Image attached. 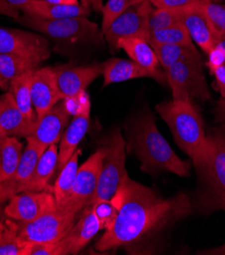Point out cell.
<instances>
[{
	"label": "cell",
	"mask_w": 225,
	"mask_h": 255,
	"mask_svg": "<svg viewBox=\"0 0 225 255\" xmlns=\"http://www.w3.org/2000/svg\"><path fill=\"white\" fill-rule=\"evenodd\" d=\"M111 201L118 215L114 224L96 242L95 249L98 251L137 247L186 219L194 211L193 201L186 193L163 198L129 176Z\"/></svg>",
	"instance_id": "obj_1"
},
{
	"label": "cell",
	"mask_w": 225,
	"mask_h": 255,
	"mask_svg": "<svg viewBox=\"0 0 225 255\" xmlns=\"http://www.w3.org/2000/svg\"><path fill=\"white\" fill-rule=\"evenodd\" d=\"M128 149L137 157L144 173L154 175L166 171L181 177L190 176V163L177 156L159 132L153 115L148 111L139 113L131 120Z\"/></svg>",
	"instance_id": "obj_2"
},
{
	"label": "cell",
	"mask_w": 225,
	"mask_h": 255,
	"mask_svg": "<svg viewBox=\"0 0 225 255\" xmlns=\"http://www.w3.org/2000/svg\"><path fill=\"white\" fill-rule=\"evenodd\" d=\"M206 138L204 156L194 165L199 188L193 205L203 213H212L225 205V124L213 128Z\"/></svg>",
	"instance_id": "obj_3"
},
{
	"label": "cell",
	"mask_w": 225,
	"mask_h": 255,
	"mask_svg": "<svg viewBox=\"0 0 225 255\" xmlns=\"http://www.w3.org/2000/svg\"><path fill=\"white\" fill-rule=\"evenodd\" d=\"M172 133L173 139L196 165L201 161L206 149L204 121L193 101L172 99L155 107Z\"/></svg>",
	"instance_id": "obj_4"
},
{
	"label": "cell",
	"mask_w": 225,
	"mask_h": 255,
	"mask_svg": "<svg viewBox=\"0 0 225 255\" xmlns=\"http://www.w3.org/2000/svg\"><path fill=\"white\" fill-rule=\"evenodd\" d=\"M17 20L56 42L71 45L99 44L103 42L102 30H99L98 25L86 16L40 19L23 14Z\"/></svg>",
	"instance_id": "obj_5"
},
{
	"label": "cell",
	"mask_w": 225,
	"mask_h": 255,
	"mask_svg": "<svg viewBox=\"0 0 225 255\" xmlns=\"http://www.w3.org/2000/svg\"><path fill=\"white\" fill-rule=\"evenodd\" d=\"M104 150L102 170L99 173L95 194L91 201L111 200L122 182L129 176L125 167L126 164V142L120 129H114L104 140L101 146ZM90 203V205H91Z\"/></svg>",
	"instance_id": "obj_6"
},
{
	"label": "cell",
	"mask_w": 225,
	"mask_h": 255,
	"mask_svg": "<svg viewBox=\"0 0 225 255\" xmlns=\"http://www.w3.org/2000/svg\"><path fill=\"white\" fill-rule=\"evenodd\" d=\"M103 159L104 150L99 147L78 168L71 191L62 201L57 202L58 210L67 214L77 215L90 205L96 191Z\"/></svg>",
	"instance_id": "obj_7"
},
{
	"label": "cell",
	"mask_w": 225,
	"mask_h": 255,
	"mask_svg": "<svg viewBox=\"0 0 225 255\" xmlns=\"http://www.w3.org/2000/svg\"><path fill=\"white\" fill-rule=\"evenodd\" d=\"M77 215L67 214L56 209L50 211L32 222L14 221L17 235L31 243H51L63 239L75 224Z\"/></svg>",
	"instance_id": "obj_8"
},
{
	"label": "cell",
	"mask_w": 225,
	"mask_h": 255,
	"mask_svg": "<svg viewBox=\"0 0 225 255\" xmlns=\"http://www.w3.org/2000/svg\"><path fill=\"white\" fill-rule=\"evenodd\" d=\"M172 99L209 101L211 94L203 71V63L177 62L164 70Z\"/></svg>",
	"instance_id": "obj_9"
},
{
	"label": "cell",
	"mask_w": 225,
	"mask_h": 255,
	"mask_svg": "<svg viewBox=\"0 0 225 255\" xmlns=\"http://www.w3.org/2000/svg\"><path fill=\"white\" fill-rule=\"evenodd\" d=\"M152 10L149 0H143L120 14L104 35L111 51L116 52L118 41L123 38H140L149 42V17Z\"/></svg>",
	"instance_id": "obj_10"
},
{
	"label": "cell",
	"mask_w": 225,
	"mask_h": 255,
	"mask_svg": "<svg viewBox=\"0 0 225 255\" xmlns=\"http://www.w3.org/2000/svg\"><path fill=\"white\" fill-rule=\"evenodd\" d=\"M57 207L53 190L38 192H20L12 195L3 209L4 215L10 220L32 222Z\"/></svg>",
	"instance_id": "obj_11"
},
{
	"label": "cell",
	"mask_w": 225,
	"mask_h": 255,
	"mask_svg": "<svg viewBox=\"0 0 225 255\" xmlns=\"http://www.w3.org/2000/svg\"><path fill=\"white\" fill-rule=\"evenodd\" d=\"M0 54H15L42 62L50 56V46L42 35L0 27Z\"/></svg>",
	"instance_id": "obj_12"
},
{
	"label": "cell",
	"mask_w": 225,
	"mask_h": 255,
	"mask_svg": "<svg viewBox=\"0 0 225 255\" xmlns=\"http://www.w3.org/2000/svg\"><path fill=\"white\" fill-rule=\"evenodd\" d=\"M31 93L38 120L63 100L54 67L35 69L31 83Z\"/></svg>",
	"instance_id": "obj_13"
},
{
	"label": "cell",
	"mask_w": 225,
	"mask_h": 255,
	"mask_svg": "<svg viewBox=\"0 0 225 255\" xmlns=\"http://www.w3.org/2000/svg\"><path fill=\"white\" fill-rule=\"evenodd\" d=\"M81 212L79 220L75 222L66 236L57 242V255L77 254L102 230L91 205Z\"/></svg>",
	"instance_id": "obj_14"
},
{
	"label": "cell",
	"mask_w": 225,
	"mask_h": 255,
	"mask_svg": "<svg viewBox=\"0 0 225 255\" xmlns=\"http://www.w3.org/2000/svg\"><path fill=\"white\" fill-rule=\"evenodd\" d=\"M27 146L24 147L16 172L9 181L0 184V207L2 203L18 193L20 187L26 184L32 176L40 158L47 149V146L40 143L33 137H27Z\"/></svg>",
	"instance_id": "obj_15"
},
{
	"label": "cell",
	"mask_w": 225,
	"mask_h": 255,
	"mask_svg": "<svg viewBox=\"0 0 225 255\" xmlns=\"http://www.w3.org/2000/svg\"><path fill=\"white\" fill-rule=\"evenodd\" d=\"M60 92L64 98L76 96L103 73L102 64L76 66L62 64L54 67Z\"/></svg>",
	"instance_id": "obj_16"
},
{
	"label": "cell",
	"mask_w": 225,
	"mask_h": 255,
	"mask_svg": "<svg viewBox=\"0 0 225 255\" xmlns=\"http://www.w3.org/2000/svg\"><path fill=\"white\" fill-rule=\"evenodd\" d=\"M37 123L27 118L9 92L0 96V129L4 136L29 137Z\"/></svg>",
	"instance_id": "obj_17"
},
{
	"label": "cell",
	"mask_w": 225,
	"mask_h": 255,
	"mask_svg": "<svg viewBox=\"0 0 225 255\" xmlns=\"http://www.w3.org/2000/svg\"><path fill=\"white\" fill-rule=\"evenodd\" d=\"M70 115L66 111L63 102L60 101L50 109L36 124L31 136L47 147L60 141L64 128L69 121Z\"/></svg>",
	"instance_id": "obj_18"
},
{
	"label": "cell",
	"mask_w": 225,
	"mask_h": 255,
	"mask_svg": "<svg viewBox=\"0 0 225 255\" xmlns=\"http://www.w3.org/2000/svg\"><path fill=\"white\" fill-rule=\"evenodd\" d=\"M102 69L104 76L103 88L141 78L153 79L159 84H162L156 74L148 71L133 60L111 58L102 64Z\"/></svg>",
	"instance_id": "obj_19"
},
{
	"label": "cell",
	"mask_w": 225,
	"mask_h": 255,
	"mask_svg": "<svg viewBox=\"0 0 225 255\" xmlns=\"http://www.w3.org/2000/svg\"><path fill=\"white\" fill-rule=\"evenodd\" d=\"M118 49L124 50L134 62L148 71L156 74L162 85L167 83L165 72L159 69V61L153 48L148 41L140 38H123L118 41Z\"/></svg>",
	"instance_id": "obj_20"
},
{
	"label": "cell",
	"mask_w": 225,
	"mask_h": 255,
	"mask_svg": "<svg viewBox=\"0 0 225 255\" xmlns=\"http://www.w3.org/2000/svg\"><path fill=\"white\" fill-rule=\"evenodd\" d=\"M89 115L90 110L81 113L78 116L73 117L67 129L63 132L60 139V146L58 152V163L56 171L60 172L66 165L69 159L78 148V144L83 139L89 128Z\"/></svg>",
	"instance_id": "obj_21"
},
{
	"label": "cell",
	"mask_w": 225,
	"mask_h": 255,
	"mask_svg": "<svg viewBox=\"0 0 225 255\" xmlns=\"http://www.w3.org/2000/svg\"><path fill=\"white\" fill-rule=\"evenodd\" d=\"M58 152L59 148L57 143L51 144L47 147L40 158L30 179L26 184H23L20 187L18 193L27 191L38 192L44 190H53V188L49 186L48 182L56 171L58 163Z\"/></svg>",
	"instance_id": "obj_22"
},
{
	"label": "cell",
	"mask_w": 225,
	"mask_h": 255,
	"mask_svg": "<svg viewBox=\"0 0 225 255\" xmlns=\"http://www.w3.org/2000/svg\"><path fill=\"white\" fill-rule=\"evenodd\" d=\"M90 9L79 4H53L42 1V0H32L28 4L23 14L33 18L40 19H59L67 17L87 16Z\"/></svg>",
	"instance_id": "obj_23"
},
{
	"label": "cell",
	"mask_w": 225,
	"mask_h": 255,
	"mask_svg": "<svg viewBox=\"0 0 225 255\" xmlns=\"http://www.w3.org/2000/svg\"><path fill=\"white\" fill-rule=\"evenodd\" d=\"M180 19L187 29L192 41L196 43L204 53L208 54L217 42L198 7L181 11Z\"/></svg>",
	"instance_id": "obj_24"
},
{
	"label": "cell",
	"mask_w": 225,
	"mask_h": 255,
	"mask_svg": "<svg viewBox=\"0 0 225 255\" xmlns=\"http://www.w3.org/2000/svg\"><path fill=\"white\" fill-rule=\"evenodd\" d=\"M41 62L15 54H0V90L8 92L10 84L20 75L38 68Z\"/></svg>",
	"instance_id": "obj_25"
},
{
	"label": "cell",
	"mask_w": 225,
	"mask_h": 255,
	"mask_svg": "<svg viewBox=\"0 0 225 255\" xmlns=\"http://www.w3.org/2000/svg\"><path fill=\"white\" fill-rule=\"evenodd\" d=\"M157 56L159 64L164 70L177 62L203 63L202 56L195 45H172V44H150Z\"/></svg>",
	"instance_id": "obj_26"
},
{
	"label": "cell",
	"mask_w": 225,
	"mask_h": 255,
	"mask_svg": "<svg viewBox=\"0 0 225 255\" xmlns=\"http://www.w3.org/2000/svg\"><path fill=\"white\" fill-rule=\"evenodd\" d=\"M22 151L23 143L17 137L4 136L0 148V184L14 176Z\"/></svg>",
	"instance_id": "obj_27"
},
{
	"label": "cell",
	"mask_w": 225,
	"mask_h": 255,
	"mask_svg": "<svg viewBox=\"0 0 225 255\" xmlns=\"http://www.w3.org/2000/svg\"><path fill=\"white\" fill-rule=\"evenodd\" d=\"M37 69V68H36ZM35 69L30 70L15 79L9 87L8 92L13 97L17 107L20 111L27 116L29 120L34 123L38 122V116L33 106L32 93H31V83L33 73Z\"/></svg>",
	"instance_id": "obj_28"
},
{
	"label": "cell",
	"mask_w": 225,
	"mask_h": 255,
	"mask_svg": "<svg viewBox=\"0 0 225 255\" xmlns=\"http://www.w3.org/2000/svg\"><path fill=\"white\" fill-rule=\"evenodd\" d=\"M32 243L17 235L14 222L6 220L0 231V255H29Z\"/></svg>",
	"instance_id": "obj_29"
},
{
	"label": "cell",
	"mask_w": 225,
	"mask_h": 255,
	"mask_svg": "<svg viewBox=\"0 0 225 255\" xmlns=\"http://www.w3.org/2000/svg\"><path fill=\"white\" fill-rule=\"evenodd\" d=\"M81 155V149L77 148L74 151L72 157L66 163V165L59 172V175L56 179L53 193L56 198V202L62 201L71 191L73 184L76 179L78 172V159Z\"/></svg>",
	"instance_id": "obj_30"
},
{
	"label": "cell",
	"mask_w": 225,
	"mask_h": 255,
	"mask_svg": "<svg viewBox=\"0 0 225 255\" xmlns=\"http://www.w3.org/2000/svg\"><path fill=\"white\" fill-rule=\"evenodd\" d=\"M204 16L216 42L225 39V5L216 2H204L198 6Z\"/></svg>",
	"instance_id": "obj_31"
},
{
	"label": "cell",
	"mask_w": 225,
	"mask_h": 255,
	"mask_svg": "<svg viewBox=\"0 0 225 255\" xmlns=\"http://www.w3.org/2000/svg\"><path fill=\"white\" fill-rule=\"evenodd\" d=\"M149 44H172V45H186L193 46L187 29L182 22L170 25V27L159 29L150 32Z\"/></svg>",
	"instance_id": "obj_32"
},
{
	"label": "cell",
	"mask_w": 225,
	"mask_h": 255,
	"mask_svg": "<svg viewBox=\"0 0 225 255\" xmlns=\"http://www.w3.org/2000/svg\"><path fill=\"white\" fill-rule=\"evenodd\" d=\"M143 1V0H108L102 9L103 21H102V33H105L110 28L112 22L124 11H126L131 6Z\"/></svg>",
	"instance_id": "obj_33"
},
{
	"label": "cell",
	"mask_w": 225,
	"mask_h": 255,
	"mask_svg": "<svg viewBox=\"0 0 225 255\" xmlns=\"http://www.w3.org/2000/svg\"><path fill=\"white\" fill-rule=\"evenodd\" d=\"M180 12L178 10L168 8H153L149 17V30L150 32L159 29H164L170 25L181 22Z\"/></svg>",
	"instance_id": "obj_34"
},
{
	"label": "cell",
	"mask_w": 225,
	"mask_h": 255,
	"mask_svg": "<svg viewBox=\"0 0 225 255\" xmlns=\"http://www.w3.org/2000/svg\"><path fill=\"white\" fill-rule=\"evenodd\" d=\"M95 216L99 221L102 230L108 229L114 224L118 211L111 200H97L91 203Z\"/></svg>",
	"instance_id": "obj_35"
},
{
	"label": "cell",
	"mask_w": 225,
	"mask_h": 255,
	"mask_svg": "<svg viewBox=\"0 0 225 255\" xmlns=\"http://www.w3.org/2000/svg\"><path fill=\"white\" fill-rule=\"evenodd\" d=\"M149 2L157 8H168L184 11L198 7L200 4L208 1H206V0H149Z\"/></svg>",
	"instance_id": "obj_36"
},
{
	"label": "cell",
	"mask_w": 225,
	"mask_h": 255,
	"mask_svg": "<svg viewBox=\"0 0 225 255\" xmlns=\"http://www.w3.org/2000/svg\"><path fill=\"white\" fill-rule=\"evenodd\" d=\"M32 0H0V14L18 19Z\"/></svg>",
	"instance_id": "obj_37"
},
{
	"label": "cell",
	"mask_w": 225,
	"mask_h": 255,
	"mask_svg": "<svg viewBox=\"0 0 225 255\" xmlns=\"http://www.w3.org/2000/svg\"><path fill=\"white\" fill-rule=\"evenodd\" d=\"M207 55H208V61H207L206 65L209 68L210 73L215 68L225 64V52H224L222 46L219 43H217L212 48V50Z\"/></svg>",
	"instance_id": "obj_38"
},
{
	"label": "cell",
	"mask_w": 225,
	"mask_h": 255,
	"mask_svg": "<svg viewBox=\"0 0 225 255\" xmlns=\"http://www.w3.org/2000/svg\"><path fill=\"white\" fill-rule=\"evenodd\" d=\"M29 255H57V242L32 243Z\"/></svg>",
	"instance_id": "obj_39"
},
{
	"label": "cell",
	"mask_w": 225,
	"mask_h": 255,
	"mask_svg": "<svg viewBox=\"0 0 225 255\" xmlns=\"http://www.w3.org/2000/svg\"><path fill=\"white\" fill-rule=\"evenodd\" d=\"M211 74L214 76L215 85L221 98H225V64L215 68Z\"/></svg>",
	"instance_id": "obj_40"
},
{
	"label": "cell",
	"mask_w": 225,
	"mask_h": 255,
	"mask_svg": "<svg viewBox=\"0 0 225 255\" xmlns=\"http://www.w3.org/2000/svg\"><path fill=\"white\" fill-rule=\"evenodd\" d=\"M215 119L220 124H225V98H221L214 109Z\"/></svg>",
	"instance_id": "obj_41"
},
{
	"label": "cell",
	"mask_w": 225,
	"mask_h": 255,
	"mask_svg": "<svg viewBox=\"0 0 225 255\" xmlns=\"http://www.w3.org/2000/svg\"><path fill=\"white\" fill-rule=\"evenodd\" d=\"M80 4L88 9L99 12L104 7V0H80Z\"/></svg>",
	"instance_id": "obj_42"
},
{
	"label": "cell",
	"mask_w": 225,
	"mask_h": 255,
	"mask_svg": "<svg viewBox=\"0 0 225 255\" xmlns=\"http://www.w3.org/2000/svg\"><path fill=\"white\" fill-rule=\"evenodd\" d=\"M42 1L53 4H79L78 0H42Z\"/></svg>",
	"instance_id": "obj_43"
},
{
	"label": "cell",
	"mask_w": 225,
	"mask_h": 255,
	"mask_svg": "<svg viewBox=\"0 0 225 255\" xmlns=\"http://www.w3.org/2000/svg\"><path fill=\"white\" fill-rule=\"evenodd\" d=\"M207 254H225V244L219 248H214L212 250H209V253Z\"/></svg>",
	"instance_id": "obj_44"
},
{
	"label": "cell",
	"mask_w": 225,
	"mask_h": 255,
	"mask_svg": "<svg viewBox=\"0 0 225 255\" xmlns=\"http://www.w3.org/2000/svg\"><path fill=\"white\" fill-rule=\"evenodd\" d=\"M3 138H4V135H3L2 131H1V129H0V148H1V143H2Z\"/></svg>",
	"instance_id": "obj_45"
},
{
	"label": "cell",
	"mask_w": 225,
	"mask_h": 255,
	"mask_svg": "<svg viewBox=\"0 0 225 255\" xmlns=\"http://www.w3.org/2000/svg\"><path fill=\"white\" fill-rule=\"evenodd\" d=\"M218 43L222 46V48H223V50H224V52H225V39L222 40V41H220V42H218Z\"/></svg>",
	"instance_id": "obj_46"
},
{
	"label": "cell",
	"mask_w": 225,
	"mask_h": 255,
	"mask_svg": "<svg viewBox=\"0 0 225 255\" xmlns=\"http://www.w3.org/2000/svg\"><path fill=\"white\" fill-rule=\"evenodd\" d=\"M206 1H208V2H216V3H218V2H220V1H223V0H206Z\"/></svg>",
	"instance_id": "obj_47"
},
{
	"label": "cell",
	"mask_w": 225,
	"mask_h": 255,
	"mask_svg": "<svg viewBox=\"0 0 225 255\" xmlns=\"http://www.w3.org/2000/svg\"><path fill=\"white\" fill-rule=\"evenodd\" d=\"M3 226H4V221L0 220V231H1V229L3 228Z\"/></svg>",
	"instance_id": "obj_48"
},
{
	"label": "cell",
	"mask_w": 225,
	"mask_h": 255,
	"mask_svg": "<svg viewBox=\"0 0 225 255\" xmlns=\"http://www.w3.org/2000/svg\"><path fill=\"white\" fill-rule=\"evenodd\" d=\"M222 210H223V211H224V212H225V205H224V206H223V208H222Z\"/></svg>",
	"instance_id": "obj_49"
}]
</instances>
